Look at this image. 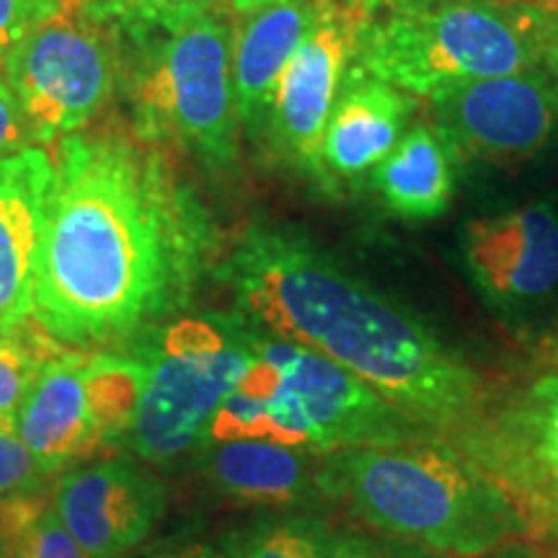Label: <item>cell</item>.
<instances>
[{
  "mask_svg": "<svg viewBox=\"0 0 558 558\" xmlns=\"http://www.w3.org/2000/svg\"><path fill=\"white\" fill-rule=\"evenodd\" d=\"M318 484L373 527L445 556H486L525 530L501 486L429 445L331 452Z\"/></svg>",
  "mask_w": 558,
  "mask_h": 558,
  "instance_id": "3",
  "label": "cell"
},
{
  "mask_svg": "<svg viewBox=\"0 0 558 558\" xmlns=\"http://www.w3.org/2000/svg\"><path fill=\"white\" fill-rule=\"evenodd\" d=\"M414 101L407 90L375 78L354 62L326 124L320 163L329 179H360L399 145Z\"/></svg>",
  "mask_w": 558,
  "mask_h": 558,
  "instance_id": "15",
  "label": "cell"
},
{
  "mask_svg": "<svg viewBox=\"0 0 558 558\" xmlns=\"http://www.w3.org/2000/svg\"><path fill=\"white\" fill-rule=\"evenodd\" d=\"M153 558H220L209 546H202V543H192V546H179L171 550H163V554H156Z\"/></svg>",
  "mask_w": 558,
  "mask_h": 558,
  "instance_id": "28",
  "label": "cell"
},
{
  "mask_svg": "<svg viewBox=\"0 0 558 558\" xmlns=\"http://www.w3.org/2000/svg\"><path fill=\"white\" fill-rule=\"evenodd\" d=\"M222 279L248 324L357 375L418 424L456 427L478 380L414 313L288 228L251 226Z\"/></svg>",
  "mask_w": 558,
  "mask_h": 558,
  "instance_id": "2",
  "label": "cell"
},
{
  "mask_svg": "<svg viewBox=\"0 0 558 558\" xmlns=\"http://www.w3.org/2000/svg\"><path fill=\"white\" fill-rule=\"evenodd\" d=\"M54 357L41 352L32 341H21L16 333L0 331V424L16 427L21 401L29 393L45 362Z\"/></svg>",
  "mask_w": 558,
  "mask_h": 558,
  "instance_id": "22",
  "label": "cell"
},
{
  "mask_svg": "<svg viewBox=\"0 0 558 558\" xmlns=\"http://www.w3.org/2000/svg\"><path fill=\"white\" fill-rule=\"evenodd\" d=\"M452 150L429 124H416L373 171L386 207L403 220H435L456 192Z\"/></svg>",
  "mask_w": 558,
  "mask_h": 558,
  "instance_id": "17",
  "label": "cell"
},
{
  "mask_svg": "<svg viewBox=\"0 0 558 558\" xmlns=\"http://www.w3.org/2000/svg\"><path fill=\"white\" fill-rule=\"evenodd\" d=\"M254 352L246 375L215 411L205 445L269 439L331 456L349 448L411 442L418 422L324 354L259 331L254 333Z\"/></svg>",
  "mask_w": 558,
  "mask_h": 558,
  "instance_id": "4",
  "label": "cell"
},
{
  "mask_svg": "<svg viewBox=\"0 0 558 558\" xmlns=\"http://www.w3.org/2000/svg\"><path fill=\"white\" fill-rule=\"evenodd\" d=\"M558 11L530 0H435L362 29L357 65L407 94L525 73L546 62Z\"/></svg>",
  "mask_w": 558,
  "mask_h": 558,
  "instance_id": "5",
  "label": "cell"
},
{
  "mask_svg": "<svg viewBox=\"0 0 558 558\" xmlns=\"http://www.w3.org/2000/svg\"><path fill=\"white\" fill-rule=\"evenodd\" d=\"M120 32L78 3L62 5L26 34L3 62L34 145L75 135L99 114L120 78Z\"/></svg>",
  "mask_w": 558,
  "mask_h": 558,
  "instance_id": "8",
  "label": "cell"
},
{
  "mask_svg": "<svg viewBox=\"0 0 558 558\" xmlns=\"http://www.w3.org/2000/svg\"><path fill=\"white\" fill-rule=\"evenodd\" d=\"M499 558H535V556H530V554H525V550H509V554H505V556H499Z\"/></svg>",
  "mask_w": 558,
  "mask_h": 558,
  "instance_id": "32",
  "label": "cell"
},
{
  "mask_svg": "<svg viewBox=\"0 0 558 558\" xmlns=\"http://www.w3.org/2000/svg\"><path fill=\"white\" fill-rule=\"evenodd\" d=\"M26 148H39V145H34L21 104L5 81L3 68H0V160L16 156Z\"/></svg>",
  "mask_w": 558,
  "mask_h": 558,
  "instance_id": "26",
  "label": "cell"
},
{
  "mask_svg": "<svg viewBox=\"0 0 558 558\" xmlns=\"http://www.w3.org/2000/svg\"><path fill=\"white\" fill-rule=\"evenodd\" d=\"M3 501H0V558H9V538H5V522H3Z\"/></svg>",
  "mask_w": 558,
  "mask_h": 558,
  "instance_id": "31",
  "label": "cell"
},
{
  "mask_svg": "<svg viewBox=\"0 0 558 558\" xmlns=\"http://www.w3.org/2000/svg\"><path fill=\"white\" fill-rule=\"evenodd\" d=\"M399 558H414V556H399Z\"/></svg>",
  "mask_w": 558,
  "mask_h": 558,
  "instance_id": "35",
  "label": "cell"
},
{
  "mask_svg": "<svg viewBox=\"0 0 558 558\" xmlns=\"http://www.w3.org/2000/svg\"><path fill=\"white\" fill-rule=\"evenodd\" d=\"M140 367L122 354H54L21 401L16 432L45 476L130 437Z\"/></svg>",
  "mask_w": 558,
  "mask_h": 558,
  "instance_id": "9",
  "label": "cell"
},
{
  "mask_svg": "<svg viewBox=\"0 0 558 558\" xmlns=\"http://www.w3.org/2000/svg\"><path fill=\"white\" fill-rule=\"evenodd\" d=\"M352 3H357L362 11H367L369 16H373L375 11H409V9H418V5H427V3H435V0H352Z\"/></svg>",
  "mask_w": 558,
  "mask_h": 558,
  "instance_id": "27",
  "label": "cell"
},
{
  "mask_svg": "<svg viewBox=\"0 0 558 558\" xmlns=\"http://www.w3.org/2000/svg\"><path fill=\"white\" fill-rule=\"evenodd\" d=\"M435 130L452 156L518 163L546 148L558 124V86L548 70L439 88L429 96Z\"/></svg>",
  "mask_w": 558,
  "mask_h": 558,
  "instance_id": "10",
  "label": "cell"
},
{
  "mask_svg": "<svg viewBox=\"0 0 558 558\" xmlns=\"http://www.w3.org/2000/svg\"><path fill=\"white\" fill-rule=\"evenodd\" d=\"M60 9V0H0V68L34 26Z\"/></svg>",
  "mask_w": 558,
  "mask_h": 558,
  "instance_id": "25",
  "label": "cell"
},
{
  "mask_svg": "<svg viewBox=\"0 0 558 558\" xmlns=\"http://www.w3.org/2000/svg\"><path fill=\"white\" fill-rule=\"evenodd\" d=\"M373 19L352 0H329L279 78L267 132L288 163L329 186L320 143L341 83L357 60L362 29Z\"/></svg>",
  "mask_w": 558,
  "mask_h": 558,
  "instance_id": "11",
  "label": "cell"
},
{
  "mask_svg": "<svg viewBox=\"0 0 558 558\" xmlns=\"http://www.w3.org/2000/svg\"><path fill=\"white\" fill-rule=\"evenodd\" d=\"M254 326L239 316H184L153 326L132 344L140 396L132 450L171 463L205 442L215 411L254 362Z\"/></svg>",
  "mask_w": 558,
  "mask_h": 558,
  "instance_id": "6",
  "label": "cell"
},
{
  "mask_svg": "<svg viewBox=\"0 0 558 558\" xmlns=\"http://www.w3.org/2000/svg\"><path fill=\"white\" fill-rule=\"evenodd\" d=\"M34 318L68 347L140 337L190 303L213 222L156 145L120 130L50 148Z\"/></svg>",
  "mask_w": 558,
  "mask_h": 558,
  "instance_id": "1",
  "label": "cell"
},
{
  "mask_svg": "<svg viewBox=\"0 0 558 558\" xmlns=\"http://www.w3.org/2000/svg\"><path fill=\"white\" fill-rule=\"evenodd\" d=\"M41 476L29 448L21 442L16 427L0 424V501L29 497L39 492Z\"/></svg>",
  "mask_w": 558,
  "mask_h": 558,
  "instance_id": "24",
  "label": "cell"
},
{
  "mask_svg": "<svg viewBox=\"0 0 558 558\" xmlns=\"http://www.w3.org/2000/svg\"><path fill=\"white\" fill-rule=\"evenodd\" d=\"M9 558H88L62 525L52 501L39 494L3 501Z\"/></svg>",
  "mask_w": 558,
  "mask_h": 558,
  "instance_id": "20",
  "label": "cell"
},
{
  "mask_svg": "<svg viewBox=\"0 0 558 558\" xmlns=\"http://www.w3.org/2000/svg\"><path fill=\"white\" fill-rule=\"evenodd\" d=\"M463 264L494 308H525L558 288V209L530 202L471 220L460 239Z\"/></svg>",
  "mask_w": 558,
  "mask_h": 558,
  "instance_id": "12",
  "label": "cell"
},
{
  "mask_svg": "<svg viewBox=\"0 0 558 558\" xmlns=\"http://www.w3.org/2000/svg\"><path fill=\"white\" fill-rule=\"evenodd\" d=\"M209 478L228 497L259 505H284L308 486L303 450L269 439H222L207 452Z\"/></svg>",
  "mask_w": 558,
  "mask_h": 558,
  "instance_id": "18",
  "label": "cell"
},
{
  "mask_svg": "<svg viewBox=\"0 0 558 558\" xmlns=\"http://www.w3.org/2000/svg\"><path fill=\"white\" fill-rule=\"evenodd\" d=\"M543 65H546V70L550 73V78H554V83L558 86V29L554 34V41H550L546 62H543Z\"/></svg>",
  "mask_w": 558,
  "mask_h": 558,
  "instance_id": "30",
  "label": "cell"
},
{
  "mask_svg": "<svg viewBox=\"0 0 558 558\" xmlns=\"http://www.w3.org/2000/svg\"><path fill=\"white\" fill-rule=\"evenodd\" d=\"M233 558H373L360 541L308 520L262 522L235 541Z\"/></svg>",
  "mask_w": 558,
  "mask_h": 558,
  "instance_id": "19",
  "label": "cell"
},
{
  "mask_svg": "<svg viewBox=\"0 0 558 558\" xmlns=\"http://www.w3.org/2000/svg\"><path fill=\"white\" fill-rule=\"evenodd\" d=\"M52 505L88 558H122L158 522L163 486L130 460H101L65 473Z\"/></svg>",
  "mask_w": 558,
  "mask_h": 558,
  "instance_id": "13",
  "label": "cell"
},
{
  "mask_svg": "<svg viewBox=\"0 0 558 558\" xmlns=\"http://www.w3.org/2000/svg\"><path fill=\"white\" fill-rule=\"evenodd\" d=\"M70 3H81V0H60V5H70Z\"/></svg>",
  "mask_w": 558,
  "mask_h": 558,
  "instance_id": "34",
  "label": "cell"
},
{
  "mask_svg": "<svg viewBox=\"0 0 558 558\" xmlns=\"http://www.w3.org/2000/svg\"><path fill=\"white\" fill-rule=\"evenodd\" d=\"M235 32L218 13L171 34L140 39L130 73L135 135L179 145L209 171L239 160V107L233 88Z\"/></svg>",
  "mask_w": 558,
  "mask_h": 558,
  "instance_id": "7",
  "label": "cell"
},
{
  "mask_svg": "<svg viewBox=\"0 0 558 558\" xmlns=\"http://www.w3.org/2000/svg\"><path fill=\"white\" fill-rule=\"evenodd\" d=\"M277 3H284V0H228L230 11H233L235 16H251V13L269 9V5Z\"/></svg>",
  "mask_w": 558,
  "mask_h": 558,
  "instance_id": "29",
  "label": "cell"
},
{
  "mask_svg": "<svg viewBox=\"0 0 558 558\" xmlns=\"http://www.w3.org/2000/svg\"><path fill=\"white\" fill-rule=\"evenodd\" d=\"M329 0H284L251 16L233 41V88L241 128L267 130L271 104L284 68L308 37Z\"/></svg>",
  "mask_w": 558,
  "mask_h": 558,
  "instance_id": "16",
  "label": "cell"
},
{
  "mask_svg": "<svg viewBox=\"0 0 558 558\" xmlns=\"http://www.w3.org/2000/svg\"><path fill=\"white\" fill-rule=\"evenodd\" d=\"M52 158L26 148L0 160V331L16 333L34 316V288Z\"/></svg>",
  "mask_w": 558,
  "mask_h": 558,
  "instance_id": "14",
  "label": "cell"
},
{
  "mask_svg": "<svg viewBox=\"0 0 558 558\" xmlns=\"http://www.w3.org/2000/svg\"><path fill=\"white\" fill-rule=\"evenodd\" d=\"M220 0H81L90 16L140 41L153 34H171L215 13Z\"/></svg>",
  "mask_w": 558,
  "mask_h": 558,
  "instance_id": "21",
  "label": "cell"
},
{
  "mask_svg": "<svg viewBox=\"0 0 558 558\" xmlns=\"http://www.w3.org/2000/svg\"><path fill=\"white\" fill-rule=\"evenodd\" d=\"M530 435L541 469L558 486V369L535 383L530 396Z\"/></svg>",
  "mask_w": 558,
  "mask_h": 558,
  "instance_id": "23",
  "label": "cell"
},
{
  "mask_svg": "<svg viewBox=\"0 0 558 558\" xmlns=\"http://www.w3.org/2000/svg\"><path fill=\"white\" fill-rule=\"evenodd\" d=\"M530 3H538V5H546V9L558 11V0H530Z\"/></svg>",
  "mask_w": 558,
  "mask_h": 558,
  "instance_id": "33",
  "label": "cell"
}]
</instances>
